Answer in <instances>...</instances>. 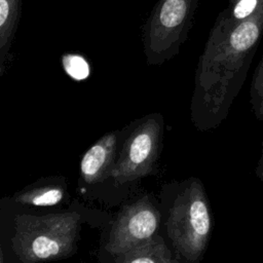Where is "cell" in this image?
Masks as SVG:
<instances>
[{
    "mask_svg": "<svg viewBox=\"0 0 263 263\" xmlns=\"http://www.w3.org/2000/svg\"><path fill=\"white\" fill-rule=\"evenodd\" d=\"M159 221V212L147 197L126 205L112 225L106 251L115 257L127 252L155 235Z\"/></svg>",
    "mask_w": 263,
    "mask_h": 263,
    "instance_id": "8992f818",
    "label": "cell"
},
{
    "mask_svg": "<svg viewBox=\"0 0 263 263\" xmlns=\"http://www.w3.org/2000/svg\"><path fill=\"white\" fill-rule=\"evenodd\" d=\"M263 5V0H229L226 7L235 20H243Z\"/></svg>",
    "mask_w": 263,
    "mask_h": 263,
    "instance_id": "4fadbf2b",
    "label": "cell"
},
{
    "mask_svg": "<svg viewBox=\"0 0 263 263\" xmlns=\"http://www.w3.org/2000/svg\"><path fill=\"white\" fill-rule=\"evenodd\" d=\"M199 0H157L143 27L147 63L161 65L179 53L188 38Z\"/></svg>",
    "mask_w": 263,
    "mask_h": 263,
    "instance_id": "277c9868",
    "label": "cell"
},
{
    "mask_svg": "<svg viewBox=\"0 0 263 263\" xmlns=\"http://www.w3.org/2000/svg\"><path fill=\"white\" fill-rule=\"evenodd\" d=\"M262 36L263 5L243 20L227 8L218 14L195 71L190 118L197 129L211 130L226 119Z\"/></svg>",
    "mask_w": 263,
    "mask_h": 263,
    "instance_id": "6da1fadb",
    "label": "cell"
},
{
    "mask_svg": "<svg viewBox=\"0 0 263 263\" xmlns=\"http://www.w3.org/2000/svg\"><path fill=\"white\" fill-rule=\"evenodd\" d=\"M67 189L64 178H47L38 180L13 195V199L26 205L51 206L60 203Z\"/></svg>",
    "mask_w": 263,
    "mask_h": 263,
    "instance_id": "ba28073f",
    "label": "cell"
},
{
    "mask_svg": "<svg viewBox=\"0 0 263 263\" xmlns=\"http://www.w3.org/2000/svg\"><path fill=\"white\" fill-rule=\"evenodd\" d=\"M161 122L149 117L139 124L126 139L110 177L116 185H123L151 174L160 150Z\"/></svg>",
    "mask_w": 263,
    "mask_h": 263,
    "instance_id": "5b68a950",
    "label": "cell"
},
{
    "mask_svg": "<svg viewBox=\"0 0 263 263\" xmlns=\"http://www.w3.org/2000/svg\"><path fill=\"white\" fill-rule=\"evenodd\" d=\"M65 72L75 80H82L89 75V66L83 57L77 54H66L63 58Z\"/></svg>",
    "mask_w": 263,
    "mask_h": 263,
    "instance_id": "7c38bea8",
    "label": "cell"
},
{
    "mask_svg": "<svg viewBox=\"0 0 263 263\" xmlns=\"http://www.w3.org/2000/svg\"><path fill=\"white\" fill-rule=\"evenodd\" d=\"M255 175L257 176L258 179H260L263 182V141H262V144H261L260 157H259L257 165L255 167Z\"/></svg>",
    "mask_w": 263,
    "mask_h": 263,
    "instance_id": "5bb4252c",
    "label": "cell"
},
{
    "mask_svg": "<svg viewBox=\"0 0 263 263\" xmlns=\"http://www.w3.org/2000/svg\"><path fill=\"white\" fill-rule=\"evenodd\" d=\"M212 216L204 188L198 179L177 196L166 222L167 234L177 253L186 261L203 257L212 232Z\"/></svg>",
    "mask_w": 263,
    "mask_h": 263,
    "instance_id": "3957f363",
    "label": "cell"
},
{
    "mask_svg": "<svg viewBox=\"0 0 263 263\" xmlns=\"http://www.w3.org/2000/svg\"><path fill=\"white\" fill-rule=\"evenodd\" d=\"M23 0H0V76H3L22 14Z\"/></svg>",
    "mask_w": 263,
    "mask_h": 263,
    "instance_id": "9c48e42d",
    "label": "cell"
},
{
    "mask_svg": "<svg viewBox=\"0 0 263 263\" xmlns=\"http://www.w3.org/2000/svg\"><path fill=\"white\" fill-rule=\"evenodd\" d=\"M250 104L256 119L263 121V53L253 73L250 86Z\"/></svg>",
    "mask_w": 263,
    "mask_h": 263,
    "instance_id": "8fae6325",
    "label": "cell"
},
{
    "mask_svg": "<svg viewBox=\"0 0 263 263\" xmlns=\"http://www.w3.org/2000/svg\"><path fill=\"white\" fill-rule=\"evenodd\" d=\"M177 261L162 239L156 235L115 258V262L121 263H172Z\"/></svg>",
    "mask_w": 263,
    "mask_h": 263,
    "instance_id": "30bf717a",
    "label": "cell"
},
{
    "mask_svg": "<svg viewBox=\"0 0 263 263\" xmlns=\"http://www.w3.org/2000/svg\"><path fill=\"white\" fill-rule=\"evenodd\" d=\"M80 216L75 212L14 218L11 246L24 263L63 259L76 250Z\"/></svg>",
    "mask_w": 263,
    "mask_h": 263,
    "instance_id": "7a4b0ae2",
    "label": "cell"
},
{
    "mask_svg": "<svg viewBox=\"0 0 263 263\" xmlns=\"http://www.w3.org/2000/svg\"><path fill=\"white\" fill-rule=\"evenodd\" d=\"M117 137L109 133L100 138L82 156L80 173L83 181L87 184H96L110 177L114 165Z\"/></svg>",
    "mask_w": 263,
    "mask_h": 263,
    "instance_id": "52a82bcc",
    "label": "cell"
}]
</instances>
